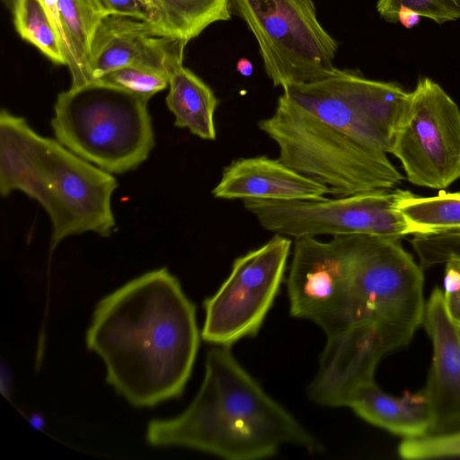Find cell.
Wrapping results in <instances>:
<instances>
[{
	"mask_svg": "<svg viewBox=\"0 0 460 460\" xmlns=\"http://www.w3.org/2000/svg\"><path fill=\"white\" fill-rule=\"evenodd\" d=\"M458 261L460 264V261ZM445 298L451 317L460 325V289L453 294L445 295Z\"/></svg>",
	"mask_w": 460,
	"mask_h": 460,
	"instance_id": "cell-28",
	"label": "cell"
},
{
	"mask_svg": "<svg viewBox=\"0 0 460 460\" xmlns=\"http://www.w3.org/2000/svg\"><path fill=\"white\" fill-rule=\"evenodd\" d=\"M390 154L413 185L444 190L460 178V109L432 79L409 92Z\"/></svg>",
	"mask_w": 460,
	"mask_h": 460,
	"instance_id": "cell-7",
	"label": "cell"
},
{
	"mask_svg": "<svg viewBox=\"0 0 460 460\" xmlns=\"http://www.w3.org/2000/svg\"><path fill=\"white\" fill-rule=\"evenodd\" d=\"M347 407L367 422L402 439L425 437L429 431V408L422 389L394 396L372 381L352 394Z\"/></svg>",
	"mask_w": 460,
	"mask_h": 460,
	"instance_id": "cell-17",
	"label": "cell"
},
{
	"mask_svg": "<svg viewBox=\"0 0 460 460\" xmlns=\"http://www.w3.org/2000/svg\"><path fill=\"white\" fill-rule=\"evenodd\" d=\"M349 235L329 242L295 239L287 278L290 314L317 324L326 337L353 323Z\"/></svg>",
	"mask_w": 460,
	"mask_h": 460,
	"instance_id": "cell-11",
	"label": "cell"
},
{
	"mask_svg": "<svg viewBox=\"0 0 460 460\" xmlns=\"http://www.w3.org/2000/svg\"><path fill=\"white\" fill-rule=\"evenodd\" d=\"M444 274V294L450 295L460 289V264L453 260L446 262Z\"/></svg>",
	"mask_w": 460,
	"mask_h": 460,
	"instance_id": "cell-27",
	"label": "cell"
},
{
	"mask_svg": "<svg viewBox=\"0 0 460 460\" xmlns=\"http://www.w3.org/2000/svg\"><path fill=\"white\" fill-rule=\"evenodd\" d=\"M458 325V324H457ZM458 329H459V333H460V325H458Z\"/></svg>",
	"mask_w": 460,
	"mask_h": 460,
	"instance_id": "cell-33",
	"label": "cell"
},
{
	"mask_svg": "<svg viewBox=\"0 0 460 460\" xmlns=\"http://www.w3.org/2000/svg\"><path fill=\"white\" fill-rule=\"evenodd\" d=\"M348 238L353 323H382L408 345L422 324L423 268L404 249L401 238L370 234Z\"/></svg>",
	"mask_w": 460,
	"mask_h": 460,
	"instance_id": "cell-5",
	"label": "cell"
},
{
	"mask_svg": "<svg viewBox=\"0 0 460 460\" xmlns=\"http://www.w3.org/2000/svg\"><path fill=\"white\" fill-rule=\"evenodd\" d=\"M42 199L52 226L51 248L64 238L94 232L109 236L115 226L111 173L81 158L57 139L40 136Z\"/></svg>",
	"mask_w": 460,
	"mask_h": 460,
	"instance_id": "cell-10",
	"label": "cell"
},
{
	"mask_svg": "<svg viewBox=\"0 0 460 460\" xmlns=\"http://www.w3.org/2000/svg\"><path fill=\"white\" fill-rule=\"evenodd\" d=\"M147 102L95 80L60 93L50 123L65 147L111 174L123 173L146 161L154 146Z\"/></svg>",
	"mask_w": 460,
	"mask_h": 460,
	"instance_id": "cell-4",
	"label": "cell"
},
{
	"mask_svg": "<svg viewBox=\"0 0 460 460\" xmlns=\"http://www.w3.org/2000/svg\"><path fill=\"white\" fill-rule=\"evenodd\" d=\"M254 36L268 77L283 88L332 75L338 42L316 16L313 0H229Z\"/></svg>",
	"mask_w": 460,
	"mask_h": 460,
	"instance_id": "cell-6",
	"label": "cell"
},
{
	"mask_svg": "<svg viewBox=\"0 0 460 460\" xmlns=\"http://www.w3.org/2000/svg\"><path fill=\"white\" fill-rule=\"evenodd\" d=\"M397 189L319 200L246 199L243 206L268 231L288 237L370 234L402 238L411 232L396 208Z\"/></svg>",
	"mask_w": 460,
	"mask_h": 460,
	"instance_id": "cell-8",
	"label": "cell"
},
{
	"mask_svg": "<svg viewBox=\"0 0 460 460\" xmlns=\"http://www.w3.org/2000/svg\"><path fill=\"white\" fill-rule=\"evenodd\" d=\"M291 247L289 237L275 234L234 260L226 279L204 302L205 341L231 347L257 335L283 282Z\"/></svg>",
	"mask_w": 460,
	"mask_h": 460,
	"instance_id": "cell-9",
	"label": "cell"
},
{
	"mask_svg": "<svg viewBox=\"0 0 460 460\" xmlns=\"http://www.w3.org/2000/svg\"><path fill=\"white\" fill-rule=\"evenodd\" d=\"M376 10L388 22H398L402 11H411L437 23L460 19V0H378Z\"/></svg>",
	"mask_w": 460,
	"mask_h": 460,
	"instance_id": "cell-24",
	"label": "cell"
},
{
	"mask_svg": "<svg viewBox=\"0 0 460 460\" xmlns=\"http://www.w3.org/2000/svg\"><path fill=\"white\" fill-rule=\"evenodd\" d=\"M166 33L186 44L210 24L231 17L229 0H154Z\"/></svg>",
	"mask_w": 460,
	"mask_h": 460,
	"instance_id": "cell-21",
	"label": "cell"
},
{
	"mask_svg": "<svg viewBox=\"0 0 460 460\" xmlns=\"http://www.w3.org/2000/svg\"><path fill=\"white\" fill-rule=\"evenodd\" d=\"M331 194L324 184L292 169L279 158H239L224 168L212 195L223 199L319 200Z\"/></svg>",
	"mask_w": 460,
	"mask_h": 460,
	"instance_id": "cell-15",
	"label": "cell"
},
{
	"mask_svg": "<svg viewBox=\"0 0 460 460\" xmlns=\"http://www.w3.org/2000/svg\"><path fill=\"white\" fill-rule=\"evenodd\" d=\"M86 346L106 382L135 407L180 397L199 345L196 307L166 268L148 271L102 298Z\"/></svg>",
	"mask_w": 460,
	"mask_h": 460,
	"instance_id": "cell-2",
	"label": "cell"
},
{
	"mask_svg": "<svg viewBox=\"0 0 460 460\" xmlns=\"http://www.w3.org/2000/svg\"><path fill=\"white\" fill-rule=\"evenodd\" d=\"M98 2L107 14L125 15L147 22L157 27L162 33L169 36L164 31L157 15L142 0H98Z\"/></svg>",
	"mask_w": 460,
	"mask_h": 460,
	"instance_id": "cell-26",
	"label": "cell"
},
{
	"mask_svg": "<svg viewBox=\"0 0 460 460\" xmlns=\"http://www.w3.org/2000/svg\"><path fill=\"white\" fill-rule=\"evenodd\" d=\"M166 103L175 126L202 139H216L215 112L219 101L204 81L182 65L170 75Z\"/></svg>",
	"mask_w": 460,
	"mask_h": 460,
	"instance_id": "cell-18",
	"label": "cell"
},
{
	"mask_svg": "<svg viewBox=\"0 0 460 460\" xmlns=\"http://www.w3.org/2000/svg\"><path fill=\"white\" fill-rule=\"evenodd\" d=\"M397 453L404 460L460 458V432L402 439Z\"/></svg>",
	"mask_w": 460,
	"mask_h": 460,
	"instance_id": "cell-25",
	"label": "cell"
},
{
	"mask_svg": "<svg viewBox=\"0 0 460 460\" xmlns=\"http://www.w3.org/2000/svg\"><path fill=\"white\" fill-rule=\"evenodd\" d=\"M417 13L411 11H402L398 15V22H400L404 27L411 29L415 26L420 20Z\"/></svg>",
	"mask_w": 460,
	"mask_h": 460,
	"instance_id": "cell-29",
	"label": "cell"
},
{
	"mask_svg": "<svg viewBox=\"0 0 460 460\" xmlns=\"http://www.w3.org/2000/svg\"><path fill=\"white\" fill-rule=\"evenodd\" d=\"M146 438L152 447H186L227 460L270 457L285 445L320 448L239 364L230 347L215 345L207 354L204 378L190 405L176 417L152 420Z\"/></svg>",
	"mask_w": 460,
	"mask_h": 460,
	"instance_id": "cell-3",
	"label": "cell"
},
{
	"mask_svg": "<svg viewBox=\"0 0 460 460\" xmlns=\"http://www.w3.org/2000/svg\"><path fill=\"white\" fill-rule=\"evenodd\" d=\"M432 342L433 356L422 388L430 413L427 436L460 432V333L451 317L443 289L435 288L426 301L422 324Z\"/></svg>",
	"mask_w": 460,
	"mask_h": 460,
	"instance_id": "cell-13",
	"label": "cell"
},
{
	"mask_svg": "<svg viewBox=\"0 0 460 460\" xmlns=\"http://www.w3.org/2000/svg\"><path fill=\"white\" fill-rule=\"evenodd\" d=\"M142 1L157 15L158 19L160 20L158 13L156 12V8H155L154 0H142ZM160 22H161V21H160ZM161 24H162V22H161ZM162 26H163V24H162ZM163 28H164V26H163Z\"/></svg>",
	"mask_w": 460,
	"mask_h": 460,
	"instance_id": "cell-32",
	"label": "cell"
},
{
	"mask_svg": "<svg viewBox=\"0 0 460 460\" xmlns=\"http://www.w3.org/2000/svg\"><path fill=\"white\" fill-rule=\"evenodd\" d=\"M186 45L147 22L107 14L101 20L92 41L91 79L98 80L112 70L131 65L152 67L171 75L182 65Z\"/></svg>",
	"mask_w": 460,
	"mask_h": 460,
	"instance_id": "cell-14",
	"label": "cell"
},
{
	"mask_svg": "<svg viewBox=\"0 0 460 460\" xmlns=\"http://www.w3.org/2000/svg\"><path fill=\"white\" fill-rule=\"evenodd\" d=\"M396 208L413 235L460 233V191L423 197L397 189Z\"/></svg>",
	"mask_w": 460,
	"mask_h": 460,
	"instance_id": "cell-19",
	"label": "cell"
},
{
	"mask_svg": "<svg viewBox=\"0 0 460 460\" xmlns=\"http://www.w3.org/2000/svg\"><path fill=\"white\" fill-rule=\"evenodd\" d=\"M40 135L26 119L3 109L0 113V192L20 190L40 203Z\"/></svg>",
	"mask_w": 460,
	"mask_h": 460,
	"instance_id": "cell-16",
	"label": "cell"
},
{
	"mask_svg": "<svg viewBox=\"0 0 460 460\" xmlns=\"http://www.w3.org/2000/svg\"><path fill=\"white\" fill-rule=\"evenodd\" d=\"M390 328L376 322H359L326 337L318 371L308 388L310 398L327 407H343L362 385L375 381L383 357L405 347Z\"/></svg>",
	"mask_w": 460,
	"mask_h": 460,
	"instance_id": "cell-12",
	"label": "cell"
},
{
	"mask_svg": "<svg viewBox=\"0 0 460 460\" xmlns=\"http://www.w3.org/2000/svg\"><path fill=\"white\" fill-rule=\"evenodd\" d=\"M170 75L144 66H126L112 70L98 81L117 86L146 101L169 86Z\"/></svg>",
	"mask_w": 460,
	"mask_h": 460,
	"instance_id": "cell-23",
	"label": "cell"
},
{
	"mask_svg": "<svg viewBox=\"0 0 460 460\" xmlns=\"http://www.w3.org/2000/svg\"><path fill=\"white\" fill-rule=\"evenodd\" d=\"M61 23L73 58L72 85L92 82L89 60L92 41L101 20L107 15L98 0H58Z\"/></svg>",
	"mask_w": 460,
	"mask_h": 460,
	"instance_id": "cell-20",
	"label": "cell"
},
{
	"mask_svg": "<svg viewBox=\"0 0 460 460\" xmlns=\"http://www.w3.org/2000/svg\"><path fill=\"white\" fill-rule=\"evenodd\" d=\"M31 425L36 429H41L45 424L41 415L34 414L30 418Z\"/></svg>",
	"mask_w": 460,
	"mask_h": 460,
	"instance_id": "cell-31",
	"label": "cell"
},
{
	"mask_svg": "<svg viewBox=\"0 0 460 460\" xmlns=\"http://www.w3.org/2000/svg\"><path fill=\"white\" fill-rule=\"evenodd\" d=\"M408 95L396 82L337 68L283 88L274 113L258 126L281 162L332 195L392 190L404 180L387 154Z\"/></svg>",
	"mask_w": 460,
	"mask_h": 460,
	"instance_id": "cell-1",
	"label": "cell"
},
{
	"mask_svg": "<svg viewBox=\"0 0 460 460\" xmlns=\"http://www.w3.org/2000/svg\"><path fill=\"white\" fill-rule=\"evenodd\" d=\"M236 70L243 76L248 77L252 74L253 67L252 62L245 58H242L238 60L236 64Z\"/></svg>",
	"mask_w": 460,
	"mask_h": 460,
	"instance_id": "cell-30",
	"label": "cell"
},
{
	"mask_svg": "<svg viewBox=\"0 0 460 460\" xmlns=\"http://www.w3.org/2000/svg\"><path fill=\"white\" fill-rule=\"evenodd\" d=\"M13 22L20 36L58 65L66 66L55 26L41 0H15Z\"/></svg>",
	"mask_w": 460,
	"mask_h": 460,
	"instance_id": "cell-22",
	"label": "cell"
}]
</instances>
